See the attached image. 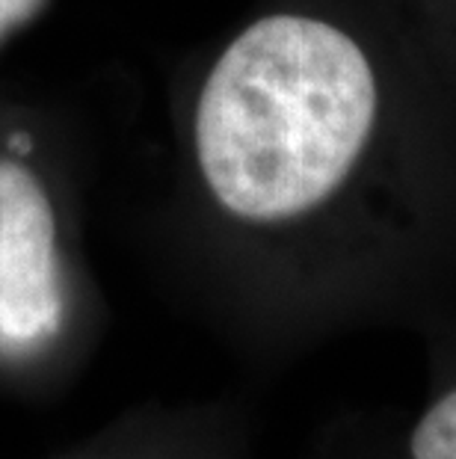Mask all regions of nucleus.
Instances as JSON below:
<instances>
[{"label": "nucleus", "instance_id": "nucleus-1", "mask_svg": "<svg viewBox=\"0 0 456 459\" xmlns=\"http://www.w3.org/2000/svg\"><path fill=\"white\" fill-rule=\"evenodd\" d=\"M376 107L374 65L350 33L308 15L261 18L202 86L199 169L231 217L297 220L353 172Z\"/></svg>", "mask_w": 456, "mask_h": 459}, {"label": "nucleus", "instance_id": "nucleus-2", "mask_svg": "<svg viewBox=\"0 0 456 459\" xmlns=\"http://www.w3.org/2000/svg\"><path fill=\"white\" fill-rule=\"evenodd\" d=\"M72 317L69 270L39 178L0 160V365L42 361Z\"/></svg>", "mask_w": 456, "mask_h": 459}, {"label": "nucleus", "instance_id": "nucleus-3", "mask_svg": "<svg viewBox=\"0 0 456 459\" xmlns=\"http://www.w3.org/2000/svg\"><path fill=\"white\" fill-rule=\"evenodd\" d=\"M409 459H456V388L426 406L409 433Z\"/></svg>", "mask_w": 456, "mask_h": 459}, {"label": "nucleus", "instance_id": "nucleus-4", "mask_svg": "<svg viewBox=\"0 0 456 459\" xmlns=\"http://www.w3.org/2000/svg\"><path fill=\"white\" fill-rule=\"evenodd\" d=\"M42 0H0V39L9 30H15L18 24L27 22Z\"/></svg>", "mask_w": 456, "mask_h": 459}, {"label": "nucleus", "instance_id": "nucleus-5", "mask_svg": "<svg viewBox=\"0 0 456 459\" xmlns=\"http://www.w3.org/2000/svg\"><path fill=\"white\" fill-rule=\"evenodd\" d=\"M74 459H145V454H140L137 447H131V451H101V454H83V456H74Z\"/></svg>", "mask_w": 456, "mask_h": 459}]
</instances>
